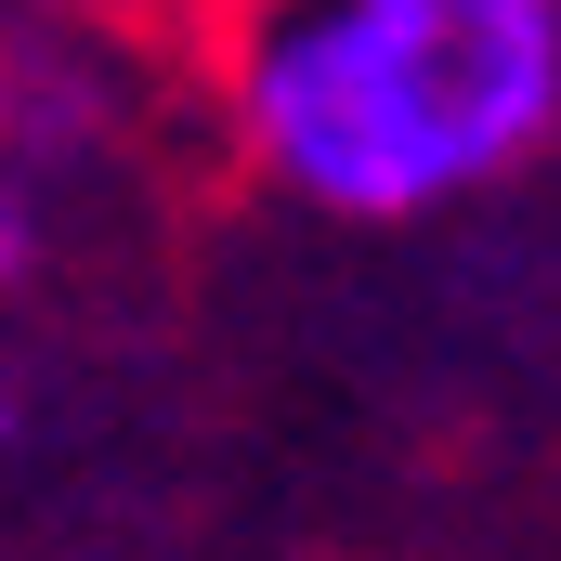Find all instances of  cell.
<instances>
[{
    "label": "cell",
    "mask_w": 561,
    "mask_h": 561,
    "mask_svg": "<svg viewBox=\"0 0 561 561\" xmlns=\"http://www.w3.org/2000/svg\"><path fill=\"white\" fill-rule=\"evenodd\" d=\"M236 131L327 222H431L561 131V0H262Z\"/></svg>",
    "instance_id": "cell-1"
},
{
    "label": "cell",
    "mask_w": 561,
    "mask_h": 561,
    "mask_svg": "<svg viewBox=\"0 0 561 561\" xmlns=\"http://www.w3.org/2000/svg\"><path fill=\"white\" fill-rule=\"evenodd\" d=\"M0 431H13V392H0Z\"/></svg>",
    "instance_id": "cell-2"
}]
</instances>
